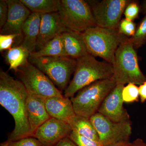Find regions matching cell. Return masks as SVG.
<instances>
[{
	"instance_id": "1",
	"label": "cell",
	"mask_w": 146,
	"mask_h": 146,
	"mask_svg": "<svg viewBox=\"0 0 146 146\" xmlns=\"http://www.w3.org/2000/svg\"><path fill=\"white\" fill-rule=\"evenodd\" d=\"M28 95L21 81L15 79L7 72L1 71L0 104L12 115L15 122L9 141L31 137L27 109Z\"/></svg>"
},
{
	"instance_id": "2",
	"label": "cell",
	"mask_w": 146,
	"mask_h": 146,
	"mask_svg": "<svg viewBox=\"0 0 146 146\" xmlns=\"http://www.w3.org/2000/svg\"><path fill=\"white\" fill-rule=\"evenodd\" d=\"M72 80L64 91V96L72 98L84 87L99 80L113 78L112 64L99 61L88 54L76 59Z\"/></svg>"
},
{
	"instance_id": "3",
	"label": "cell",
	"mask_w": 146,
	"mask_h": 146,
	"mask_svg": "<svg viewBox=\"0 0 146 146\" xmlns=\"http://www.w3.org/2000/svg\"><path fill=\"white\" fill-rule=\"evenodd\" d=\"M89 54L103 58L108 63H114L115 52L120 44L128 39L118 29L96 26L81 33Z\"/></svg>"
},
{
	"instance_id": "4",
	"label": "cell",
	"mask_w": 146,
	"mask_h": 146,
	"mask_svg": "<svg viewBox=\"0 0 146 146\" xmlns=\"http://www.w3.org/2000/svg\"><path fill=\"white\" fill-rule=\"evenodd\" d=\"M112 65L113 78L117 84L133 83L140 85L146 81V76L139 67L137 53L130 38L117 49Z\"/></svg>"
},
{
	"instance_id": "5",
	"label": "cell",
	"mask_w": 146,
	"mask_h": 146,
	"mask_svg": "<svg viewBox=\"0 0 146 146\" xmlns=\"http://www.w3.org/2000/svg\"><path fill=\"white\" fill-rule=\"evenodd\" d=\"M116 85L112 78L96 82L80 90L70 98L76 115L90 119L98 112L102 103Z\"/></svg>"
},
{
	"instance_id": "6",
	"label": "cell",
	"mask_w": 146,
	"mask_h": 146,
	"mask_svg": "<svg viewBox=\"0 0 146 146\" xmlns=\"http://www.w3.org/2000/svg\"><path fill=\"white\" fill-rule=\"evenodd\" d=\"M30 62L48 77L60 91H65L72 74L74 72L76 59L67 56H29Z\"/></svg>"
},
{
	"instance_id": "7",
	"label": "cell",
	"mask_w": 146,
	"mask_h": 146,
	"mask_svg": "<svg viewBox=\"0 0 146 146\" xmlns=\"http://www.w3.org/2000/svg\"><path fill=\"white\" fill-rule=\"evenodd\" d=\"M58 12L62 23L70 31L82 33L97 26L87 1L61 0Z\"/></svg>"
},
{
	"instance_id": "8",
	"label": "cell",
	"mask_w": 146,
	"mask_h": 146,
	"mask_svg": "<svg viewBox=\"0 0 146 146\" xmlns=\"http://www.w3.org/2000/svg\"><path fill=\"white\" fill-rule=\"evenodd\" d=\"M17 73L28 93L44 99L63 96L46 74L29 61L20 67Z\"/></svg>"
},
{
	"instance_id": "9",
	"label": "cell",
	"mask_w": 146,
	"mask_h": 146,
	"mask_svg": "<svg viewBox=\"0 0 146 146\" xmlns=\"http://www.w3.org/2000/svg\"><path fill=\"white\" fill-rule=\"evenodd\" d=\"M96 130L100 141L105 146H113L118 143L128 142L132 127L130 121L116 123L98 112L90 118Z\"/></svg>"
},
{
	"instance_id": "10",
	"label": "cell",
	"mask_w": 146,
	"mask_h": 146,
	"mask_svg": "<svg viewBox=\"0 0 146 146\" xmlns=\"http://www.w3.org/2000/svg\"><path fill=\"white\" fill-rule=\"evenodd\" d=\"M130 1L128 0L87 1L97 26L112 29H118L122 15Z\"/></svg>"
},
{
	"instance_id": "11",
	"label": "cell",
	"mask_w": 146,
	"mask_h": 146,
	"mask_svg": "<svg viewBox=\"0 0 146 146\" xmlns=\"http://www.w3.org/2000/svg\"><path fill=\"white\" fill-rule=\"evenodd\" d=\"M72 131L68 123L50 117L37 128L33 137L44 146H54Z\"/></svg>"
},
{
	"instance_id": "12",
	"label": "cell",
	"mask_w": 146,
	"mask_h": 146,
	"mask_svg": "<svg viewBox=\"0 0 146 146\" xmlns=\"http://www.w3.org/2000/svg\"><path fill=\"white\" fill-rule=\"evenodd\" d=\"M125 85L117 84L105 98L98 112L112 121L123 122L130 121L129 116L123 107L122 93Z\"/></svg>"
},
{
	"instance_id": "13",
	"label": "cell",
	"mask_w": 146,
	"mask_h": 146,
	"mask_svg": "<svg viewBox=\"0 0 146 146\" xmlns=\"http://www.w3.org/2000/svg\"><path fill=\"white\" fill-rule=\"evenodd\" d=\"M8 6L6 23L1 29V34H15L23 38V28L32 12L21 0H6Z\"/></svg>"
},
{
	"instance_id": "14",
	"label": "cell",
	"mask_w": 146,
	"mask_h": 146,
	"mask_svg": "<svg viewBox=\"0 0 146 146\" xmlns=\"http://www.w3.org/2000/svg\"><path fill=\"white\" fill-rule=\"evenodd\" d=\"M69 31L61 22L58 12L41 14V21L36 47L39 50L56 36Z\"/></svg>"
},
{
	"instance_id": "15",
	"label": "cell",
	"mask_w": 146,
	"mask_h": 146,
	"mask_svg": "<svg viewBox=\"0 0 146 146\" xmlns=\"http://www.w3.org/2000/svg\"><path fill=\"white\" fill-rule=\"evenodd\" d=\"M27 109L31 135L34 133L39 126L50 118L45 105V99L28 93Z\"/></svg>"
},
{
	"instance_id": "16",
	"label": "cell",
	"mask_w": 146,
	"mask_h": 146,
	"mask_svg": "<svg viewBox=\"0 0 146 146\" xmlns=\"http://www.w3.org/2000/svg\"><path fill=\"white\" fill-rule=\"evenodd\" d=\"M45 105L50 117L61 120L69 123L76 115L70 98L52 97L45 99Z\"/></svg>"
},
{
	"instance_id": "17",
	"label": "cell",
	"mask_w": 146,
	"mask_h": 146,
	"mask_svg": "<svg viewBox=\"0 0 146 146\" xmlns=\"http://www.w3.org/2000/svg\"><path fill=\"white\" fill-rule=\"evenodd\" d=\"M41 21V14L31 13L23 27V42L21 45L26 48L30 54L35 51Z\"/></svg>"
},
{
	"instance_id": "18",
	"label": "cell",
	"mask_w": 146,
	"mask_h": 146,
	"mask_svg": "<svg viewBox=\"0 0 146 146\" xmlns=\"http://www.w3.org/2000/svg\"><path fill=\"white\" fill-rule=\"evenodd\" d=\"M62 35L67 56L77 59L89 54L81 33L69 31Z\"/></svg>"
},
{
	"instance_id": "19",
	"label": "cell",
	"mask_w": 146,
	"mask_h": 146,
	"mask_svg": "<svg viewBox=\"0 0 146 146\" xmlns=\"http://www.w3.org/2000/svg\"><path fill=\"white\" fill-rule=\"evenodd\" d=\"M62 56H67L62 33L56 36L41 49L30 55L31 57L35 58Z\"/></svg>"
},
{
	"instance_id": "20",
	"label": "cell",
	"mask_w": 146,
	"mask_h": 146,
	"mask_svg": "<svg viewBox=\"0 0 146 146\" xmlns=\"http://www.w3.org/2000/svg\"><path fill=\"white\" fill-rule=\"evenodd\" d=\"M69 124L72 130L86 138L99 141V137L90 119L76 115L71 120Z\"/></svg>"
},
{
	"instance_id": "21",
	"label": "cell",
	"mask_w": 146,
	"mask_h": 146,
	"mask_svg": "<svg viewBox=\"0 0 146 146\" xmlns=\"http://www.w3.org/2000/svg\"><path fill=\"white\" fill-rule=\"evenodd\" d=\"M30 53L22 45L15 46L8 50L5 55V60L9 65V70H13L16 74L20 67L28 61Z\"/></svg>"
},
{
	"instance_id": "22",
	"label": "cell",
	"mask_w": 146,
	"mask_h": 146,
	"mask_svg": "<svg viewBox=\"0 0 146 146\" xmlns=\"http://www.w3.org/2000/svg\"><path fill=\"white\" fill-rule=\"evenodd\" d=\"M32 13L46 14L58 12L60 0H21Z\"/></svg>"
},
{
	"instance_id": "23",
	"label": "cell",
	"mask_w": 146,
	"mask_h": 146,
	"mask_svg": "<svg viewBox=\"0 0 146 146\" xmlns=\"http://www.w3.org/2000/svg\"><path fill=\"white\" fill-rule=\"evenodd\" d=\"M130 39L135 49L139 48L146 43V14L138 24L135 34Z\"/></svg>"
},
{
	"instance_id": "24",
	"label": "cell",
	"mask_w": 146,
	"mask_h": 146,
	"mask_svg": "<svg viewBox=\"0 0 146 146\" xmlns=\"http://www.w3.org/2000/svg\"><path fill=\"white\" fill-rule=\"evenodd\" d=\"M122 96L125 102L132 103L139 101L140 96L138 86L134 84H128L123 88Z\"/></svg>"
},
{
	"instance_id": "25",
	"label": "cell",
	"mask_w": 146,
	"mask_h": 146,
	"mask_svg": "<svg viewBox=\"0 0 146 146\" xmlns=\"http://www.w3.org/2000/svg\"><path fill=\"white\" fill-rule=\"evenodd\" d=\"M68 137L77 146H105L99 141L86 138L73 131Z\"/></svg>"
},
{
	"instance_id": "26",
	"label": "cell",
	"mask_w": 146,
	"mask_h": 146,
	"mask_svg": "<svg viewBox=\"0 0 146 146\" xmlns=\"http://www.w3.org/2000/svg\"><path fill=\"white\" fill-rule=\"evenodd\" d=\"M136 27V23L133 21H129L125 18L120 22L118 29L121 34L127 37H131L135 34Z\"/></svg>"
},
{
	"instance_id": "27",
	"label": "cell",
	"mask_w": 146,
	"mask_h": 146,
	"mask_svg": "<svg viewBox=\"0 0 146 146\" xmlns=\"http://www.w3.org/2000/svg\"><path fill=\"white\" fill-rule=\"evenodd\" d=\"M140 7L136 1H131L127 6L124 14L125 18L129 21H133L139 16Z\"/></svg>"
},
{
	"instance_id": "28",
	"label": "cell",
	"mask_w": 146,
	"mask_h": 146,
	"mask_svg": "<svg viewBox=\"0 0 146 146\" xmlns=\"http://www.w3.org/2000/svg\"><path fill=\"white\" fill-rule=\"evenodd\" d=\"M9 146H43L40 141L34 137H28L16 141L8 140Z\"/></svg>"
},
{
	"instance_id": "29",
	"label": "cell",
	"mask_w": 146,
	"mask_h": 146,
	"mask_svg": "<svg viewBox=\"0 0 146 146\" xmlns=\"http://www.w3.org/2000/svg\"><path fill=\"white\" fill-rule=\"evenodd\" d=\"M18 37H21L15 34L0 35V51L11 48L15 39Z\"/></svg>"
},
{
	"instance_id": "30",
	"label": "cell",
	"mask_w": 146,
	"mask_h": 146,
	"mask_svg": "<svg viewBox=\"0 0 146 146\" xmlns=\"http://www.w3.org/2000/svg\"><path fill=\"white\" fill-rule=\"evenodd\" d=\"M8 14V6L6 0L0 1V29L5 25Z\"/></svg>"
},
{
	"instance_id": "31",
	"label": "cell",
	"mask_w": 146,
	"mask_h": 146,
	"mask_svg": "<svg viewBox=\"0 0 146 146\" xmlns=\"http://www.w3.org/2000/svg\"><path fill=\"white\" fill-rule=\"evenodd\" d=\"M139 96L141 103H144L146 102V81L139 85Z\"/></svg>"
},
{
	"instance_id": "32",
	"label": "cell",
	"mask_w": 146,
	"mask_h": 146,
	"mask_svg": "<svg viewBox=\"0 0 146 146\" xmlns=\"http://www.w3.org/2000/svg\"><path fill=\"white\" fill-rule=\"evenodd\" d=\"M54 146H77L69 137L62 139Z\"/></svg>"
},
{
	"instance_id": "33",
	"label": "cell",
	"mask_w": 146,
	"mask_h": 146,
	"mask_svg": "<svg viewBox=\"0 0 146 146\" xmlns=\"http://www.w3.org/2000/svg\"><path fill=\"white\" fill-rule=\"evenodd\" d=\"M127 146H146V143L141 138H137L132 143L129 142Z\"/></svg>"
},
{
	"instance_id": "34",
	"label": "cell",
	"mask_w": 146,
	"mask_h": 146,
	"mask_svg": "<svg viewBox=\"0 0 146 146\" xmlns=\"http://www.w3.org/2000/svg\"><path fill=\"white\" fill-rule=\"evenodd\" d=\"M141 9H142V12L144 14H146V0L143 1V3L141 5Z\"/></svg>"
},
{
	"instance_id": "35",
	"label": "cell",
	"mask_w": 146,
	"mask_h": 146,
	"mask_svg": "<svg viewBox=\"0 0 146 146\" xmlns=\"http://www.w3.org/2000/svg\"><path fill=\"white\" fill-rule=\"evenodd\" d=\"M129 142V141L121 142V143H118L116 144L113 146H127Z\"/></svg>"
},
{
	"instance_id": "36",
	"label": "cell",
	"mask_w": 146,
	"mask_h": 146,
	"mask_svg": "<svg viewBox=\"0 0 146 146\" xmlns=\"http://www.w3.org/2000/svg\"><path fill=\"white\" fill-rule=\"evenodd\" d=\"M1 146H9L8 141L1 144Z\"/></svg>"
},
{
	"instance_id": "37",
	"label": "cell",
	"mask_w": 146,
	"mask_h": 146,
	"mask_svg": "<svg viewBox=\"0 0 146 146\" xmlns=\"http://www.w3.org/2000/svg\"></svg>"
}]
</instances>
